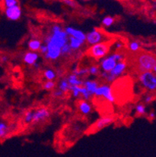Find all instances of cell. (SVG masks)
<instances>
[{
	"label": "cell",
	"mask_w": 156,
	"mask_h": 157,
	"mask_svg": "<svg viewBox=\"0 0 156 157\" xmlns=\"http://www.w3.org/2000/svg\"><path fill=\"white\" fill-rule=\"evenodd\" d=\"M134 63L138 73L152 71L156 66V56L148 52H138L134 56Z\"/></svg>",
	"instance_id": "7a4b0ae2"
},
{
	"label": "cell",
	"mask_w": 156,
	"mask_h": 157,
	"mask_svg": "<svg viewBox=\"0 0 156 157\" xmlns=\"http://www.w3.org/2000/svg\"><path fill=\"white\" fill-rule=\"evenodd\" d=\"M152 71H153V73H154V74L156 75V66H155V67H154V69H153Z\"/></svg>",
	"instance_id": "74e56055"
},
{
	"label": "cell",
	"mask_w": 156,
	"mask_h": 157,
	"mask_svg": "<svg viewBox=\"0 0 156 157\" xmlns=\"http://www.w3.org/2000/svg\"><path fill=\"white\" fill-rule=\"evenodd\" d=\"M148 118H149V119H151V120L155 119V117H156L155 113L153 112V111H151V112L149 113V114H148Z\"/></svg>",
	"instance_id": "8d00e7d4"
},
{
	"label": "cell",
	"mask_w": 156,
	"mask_h": 157,
	"mask_svg": "<svg viewBox=\"0 0 156 157\" xmlns=\"http://www.w3.org/2000/svg\"><path fill=\"white\" fill-rule=\"evenodd\" d=\"M42 45V42L38 38H32L28 42V46L29 48V51L32 52H38Z\"/></svg>",
	"instance_id": "ac0fdd59"
},
{
	"label": "cell",
	"mask_w": 156,
	"mask_h": 157,
	"mask_svg": "<svg viewBox=\"0 0 156 157\" xmlns=\"http://www.w3.org/2000/svg\"><path fill=\"white\" fill-rule=\"evenodd\" d=\"M114 44H115V47H116V50L122 49L124 46V43H123L121 41H116V42H114Z\"/></svg>",
	"instance_id": "836d02e7"
},
{
	"label": "cell",
	"mask_w": 156,
	"mask_h": 157,
	"mask_svg": "<svg viewBox=\"0 0 156 157\" xmlns=\"http://www.w3.org/2000/svg\"><path fill=\"white\" fill-rule=\"evenodd\" d=\"M38 52H39L42 56H44L45 54H46L47 52H48V48H47V45H45V44L42 43V45H41V48H40V49Z\"/></svg>",
	"instance_id": "d6a6232c"
},
{
	"label": "cell",
	"mask_w": 156,
	"mask_h": 157,
	"mask_svg": "<svg viewBox=\"0 0 156 157\" xmlns=\"http://www.w3.org/2000/svg\"><path fill=\"white\" fill-rule=\"evenodd\" d=\"M77 108H78L79 112L84 116H87L91 113V109H92V107H91L90 102L88 101L83 100V99H81V100L78 102Z\"/></svg>",
	"instance_id": "9a60e30c"
},
{
	"label": "cell",
	"mask_w": 156,
	"mask_h": 157,
	"mask_svg": "<svg viewBox=\"0 0 156 157\" xmlns=\"http://www.w3.org/2000/svg\"><path fill=\"white\" fill-rule=\"evenodd\" d=\"M62 1L64 4H66V5L70 7L74 8V7L77 6V3L74 2V0H62Z\"/></svg>",
	"instance_id": "1f68e13d"
},
{
	"label": "cell",
	"mask_w": 156,
	"mask_h": 157,
	"mask_svg": "<svg viewBox=\"0 0 156 157\" xmlns=\"http://www.w3.org/2000/svg\"><path fill=\"white\" fill-rule=\"evenodd\" d=\"M72 74H75L76 76L79 77V78H83V77H85L86 75H88V67L85 68H78L74 67L72 71Z\"/></svg>",
	"instance_id": "cb8c5ba5"
},
{
	"label": "cell",
	"mask_w": 156,
	"mask_h": 157,
	"mask_svg": "<svg viewBox=\"0 0 156 157\" xmlns=\"http://www.w3.org/2000/svg\"><path fill=\"white\" fill-rule=\"evenodd\" d=\"M39 59V53L38 52L28 51L24 53L23 56V62L28 66H34L38 63Z\"/></svg>",
	"instance_id": "8fae6325"
},
{
	"label": "cell",
	"mask_w": 156,
	"mask_h": 157,
	"mask_svg": "<svg viewBox=\"0 0 156 157\" xmlns=\"http://www.w3.org/2000/svg\"><path fill=\"white\" fill-rule=\"evenodd\" d=\"M77 52H74L73 51L72 48H70L69 43L67 42L65 45L61 49V57H69L75 55V53Z\"/></svg>",
	"instance_id": "603a6c76"
},
{
	"label": "cell",
	"mask_w": 156,
	"mask_h": 157,
	"mask_svg": "<svg viewBox=\"0 0 156 157\" xmlns=\"http://www.w3.org/2000/svg\"><path fill=\"white\" fill-rule=\"evenodd\" d=\"M94 95L95 97H102L104 99L112 103L116 101V97L113 95L112 87L107 83L100 85L94 92Z\"/></svg>",
	"instance_id": "8992f818"
},
{
	"label": "cell",
	"mask_w": 156,
	"mask_h": 157,
	"mask_svg": "<svg viewBox=\"0 0 156 157\" xmlns=\"http://www.w3.org/2000/svg\"><path fill=\"white\" fill-rule=\"evenodd\" d=\"M43 75L46 79V81H55V78H57L56 71L53 69H51V68L45 70L43 72Z\"/></svg>",
	"instance_id": "7402d4cb"
},
{
	"label": "cell",
	"mask_w": 156,
	"mask_h": 157,
	"mask_svg": "<svg viewBox=\"0 0 156 157\" xmlns=\"http://www.w3.org/2000/svg\"><path fill=\"white\" fill-rule=\"evenodd\" d=\"M153 99H154V97H153V95H148L147 96L145 97V98H144V102H145V104H149L152 102Z\"/></svg>",
	"instance_id": "d590c367"
},
{
	"label": "cell",
	"mask_w": 156,
	"mask_h": 157,
	"mask_svg": "<svg viewBox=\"0 0 156 157\" xmlns=\"http://www.w3.org/2000/svg\"><path fill=\"white\" fill-rule=\"evenodd\" d=\"M18 4L17 0H4V5H5V8H8V7L13 6Z\"/></svg>",
	"instance_id": "4dcf8cb0"
},
{
	"label": "cell",
	"mask_w": 156,
	"mask_h": 157,
	"mask_svg": "<svg viewBox=\"0 0 156 157\" xmlns=\"http://www.w3.org/2000/svg\"><path fill=\"white\" fill-rule=\"evenodd\" d=\"M64 31H65L66 33L68 35V36L74 37V38L85 42L86 34H84V33L82 31H81V30L76 29V28H72V27H67V28L64 29Z\"/></svg>",
	"instance_id": "4fadbf2b"
},
{
	"label": "cell",
	"mask_w": 156,
	"mask_h": 157,
	"mask_svg": "<svg viewBox=\"0 0 156 157\" xmlns=\"http://www.w3.org/2000/svg\"><path fill=\"white\" fill-rule=\"evenodd\" d=\"M10 126L4 121H0V140H4L9 136Z\"/></svg>",
	"instance_id": "d6986e66"
},
{
	"label": "cell",
	"mask_w": 156,
	"mask_h": 157,
	"mask_svg": "<svg viewBox=\"0 0 156 157\" xmlns=\"http://www.w3.org/2000/svg\"><path fill=\"white\" fill-rule=\"evenodd\" d=\"M127 48L132 53H137V52H140V50H141V42H139L138 41H136V40L131 41L127 45Z\"/></svg>",
	"instance_id": "ffe728a7"
},
{
	"label": "cell",
	"mask_w": 156,
	"mask_h": 157,
	"mask_svg": "<svg viewBox=\"0 0 156 157\" xmlns=\"http://www.w3.org/2000/svg\"><path fill=\"white\" fill-rule=\"evenodd\" d=\"M116 39L113 38V39L107 41V42H101V43H98L96 45H91L87 50L86 54L88 56L94 58L95 59H102L105 56H106L107 54L109 52L110 48L114 45Z\"/></svg>",
	"instance_id": "3957f363"
},
{
	"label": "cell",
	"mask_w": 156,
	"mask_h": 157,
	"mask_svg": "<svg viewBox=\"0 0 156 157\" xmlns=\"http://www.w3.org/2000/svg\"><path fill=\"white\" fill-rule=\"evenodd\" d=\"M116 63L117 62L112 57V56L108 55L100 59L99 67L104 72L108 73L115 67V66L116 65Z\"/></svg>",
	"instance_id": "30bf717a"
},
{
	"label": "cell",
	"mask_w": 156,
	"mask_h": 157,
	"mask_svg": "<svg viewBox=\"0 0 156 157\" xmlns=\"http://www.w3.org/2000/svg\"><path fill=\"white\" fill-rule=\"evenodd\" d=\"M114 22H115L114 17H110V16H107V17L103 18L102 21H101V24L105 28H109V27H111L114 24Z\"/></svg>",
	"instance_id": "4316f807"
},
{
	"label": "cell",
	"mask_w": 156,
	"mask_h": 157,
	"mask_svg": "<svg viewBox=\"0 0 156 157\" xmlns=\"http://www.w3.org/2000/svg\"><path fill=\"white\" fill-rule=\"evenodd\" d=\"M135 110L138 115L144 116L146 115V106L143 103L137 104L135 107Z\"/></svg>",
	"instance_id": "f1b7e54d"
},
{
	"label": "cell",
	"mask_w": 156,
	"mask_h": 157,
	"mask_svg": "<svg viewBox=\"0 0 156 157\" xmlns=\"http://www.w3.org/2000/svg\"><path fill=\"white\" fill-rule=\"evenodd\" d=\"M127 68V63L126 61H120L116 63V65L115 66V67L109 73L112 76H113L114 78H117L120 76H121L126 71Z\"/></svg>",
	"instance_id": "7c38bea8"
},
{
	"label": "cell",
	"mask_w": 156,
	"mask_h": 157,
	"mask_svg": "<svg viewBox=\"0 0 156 157\" xmlns=\"http://www.w3.org/2000/svg\"><path fill=\"white\" fill-rule=\"evenodd\" d=\"M138 79L145 89L151 92H156V75L152 71L141 73Z\"/></svg>",
	"instance_id": "5b68a950"
},
{
	"label": "cell",
	"mask_w": 156,
	"mask_h": 157,
	"mask_svg": "<svg viewBox=\"0 0 156 157\" xmlns=\"http://www.w3.org/2000/svg\"><path fill=\"white\" fill-rule=\"evenodd\" d=\"M100 73H101V69L98 66L93 65L88 67V74L92 76H99Z\"/></svg>",
	"instance_id": "83f0119b"
},
{
	"label": "cell",
	"mask_w": 156,
	"mask_h": 157,
	"mask_svg": "<svg viewBox=\"0 0 156 157\" xmlns=\"http://www.w3.org/2000/svg\"><path fill=\"white\" fill-rule=\"evenodd\" d=\"M69 42V36L59 25H54L50 34L43 43L48 48V52L43 56L45 60H56L61 57V49Z\"/></svg>",
	"instance_id": "6da1fadb"
},
{
	"label": "cell",
	"mask_w": 156,
	"mask_h": 157,
	"mask_svg": "<svg viewBox=\"0 0 156 157\" xmlns=\"http://www.w3.org/2000/svg\"><path fill=\"white\" fill-rule=\"evenodd\" d=\"M99 85V82L98 81H95V80H85V81H84L83 86L87 89V91L92 96H94V92H95V91H96Z\"/></svg>",
	"instance_id": "5bb4252c"
},
{
	"label": "cell",
	"mask_w": 156,
	"mask_h": 157,
	"mask_svg": "<svg viewBox=\"0 0 156 157\" xmlns=\"http://www.w3.org/2000/svg\"><path fill=\"white\" fill-rule=\"evenodd\" d=\"M34 109H29L25 113L24 116V122L26 124H30L32 123L33 117H34Z\"/></svg>",
	"instance_id": "484cf974"
},
{
	"label": "cell",
	"mask_w": 156,
	"mask_h": 157,
	"mask_svg": "<svg viewBox=\"0 0 156 157\" xmlns=\"http://www.w3.org/2000/svg\"><path fill=\"white\" fill-rule=\"evenodd\" d=\"M67 79L70 86H83L84 85V81L82 78L76 76L74 74H69L67 77Z\"/></svg>",
	"instance_id": "e0dca14e"
},
{
	"label": "cell",
	"mask_w": 156,
	"mask_h": 157,
	"mask_svg": "<svg viewBox=\"0 0 156 157\" xmlns=\"http://www.w3.org/2000/svg\"><path fill=\"white\" fill-rule=\"evenodd\" d=\"M114 121H115V117H112V116H105V117H102L97 120L96 122L94 123V124L91 127V128H90V132H91V133L98 132V131L102 130L103 128L109 126V125L112 124Z\"/></svg>",
	"instance_id": "52a82bcc"
},
{
	"label": "cell",
	"mask_w": 156,
	"mask_h": 157,
	"mask_svg": "<svg viewBox=\"0 0 156 157\" xmlns=\"http://www.w3.org/2000/svg\"><path fill=\"white\" fill-rule=\"evenodd\" d=\"M56 88V82L55 81H46L42 85V88L45 91H53Z\"/></svg>",
	"instance_id": "d4e9b609"
},
{
	"label": "cell",
	"mask_w": 156,
	"mask_h": 157,
	"mask_svg": "<svg viewBox=\"0 0 156 157\" xmlns=\"http://www.w3.org/2000/svg\"><path fill=\"white\" fill-rule=\"evenodd\" d=\"M64 95H65V93H63L61 90L58 89V88H55V89L52 91V96L55 98H63Z\"/></svg>",
	"instance_id": "f546056e"
},
{
	"label": "cell",
	"mask_w": 156,
	"mask_h": 157,
	"mask_svg": "<svg viewBox=\"0 0 156 157\" xmlns=\"http://www.w3.org/2000/svg\"><path fill=\"white\" fill-rule=\"evenodd\" d=\"M68 43L70 45V48L73 49V51H74V52H78L82 48L83 45H84L85 42L74 38V37L69 36Z\"/></svg>",
	"instance_id": "2e32d148"
},
{
	"label": "cell",
	"mask_w": 156,
	"mask_h": 157,
	"mask_svg": "<svg viewBox=\"0 0 156 157\" xmlns=\"http://www.w3.org/2000/svg\"><path fill=\"white\" fill-rule=\"evenodd\" d=\"M70 85L69 84L68 81H67V78H62L60 79L58 85V89L61 90L63 93H67V92H70Z\"/></svg>",
	"instance_id": "44dd1931"
},
{
	"label": "cell",
	"mask_w": 156,
	"mask_h": 157,
	"mask_svg": "<svg viewBox=\"0 0 156 157\" xmlns=\"http://www.w3.org/2000/svg\"><path fill=\"white\" fill-rule=\"evenodd\" d=\"M113 39V38L106 35L104 31L98 28H93L92 31H89L88 34H86L85 42L88 45H94L101 42H107L109 40Z\"/></svg>",
	"instance_id": "277c9868"
},
{
	"label": "cell",
	"mask_w": 156,
	"mask_h": 157,
	"mask_svg": "<svg viewBox=\"0 0 156 157\" xmlns=\"http://www.w3.org/2000/svg\"><path fill=\"white\" fill-rule=\"evenodd\" d=\"M5 15L10 21H18L19 19H21V15H22V10H21V6L16 5L13 6L5 8Z\"/></svg>",
	"instance_id": "9c48e42d"
},
{
	"label": "cell",
	"mask_w": 156,
	"mask_h": 157,
	"mask_svg": "<svg viewBox=\"0 0 156 157\" xmlns=\"http://www.w3.org/2000/svg\"><path fill=\"white\" fill-rule=\"evenodd\" d=\"M9 60H10V56H9L8 55H6V54H3V55H2L0 56V61L2 63H3L8 62Z\"/></svg>",
	"instance_id": "e575fe53"
},
{
	"label": "cell",
	"mask_w": 156,
	"mask_h": 157,
	"mask_svg": "<svg viewBox=\"0 0 156 157\" xmlns=\"http://www.w3.org/2000/svg\"><path fill=\"white\" fill-rule=\"evenodd\" d=\"M154 2H156V0H154Z\"/></svg>",
	"instance_id": "f35d334b"
},
{
	"label": "cell",
	"mask_w": 156,
	"mask_h": 157,
	"mask_svg": "<svg viewBox=\"0 0 156 157\" xmlns=\"http://www.w3.org/2000/svg\"><path fill=\"white\" fill-rule=\"evenodd\" d=\"M50 117L49 109L45 107H41L38 109H34V117H33L32 124H38L40 123L45 122Z\"/></svg>",
	"instance_id": "ba28073f"
}]
</instances>
